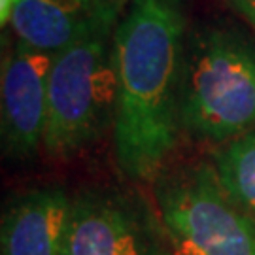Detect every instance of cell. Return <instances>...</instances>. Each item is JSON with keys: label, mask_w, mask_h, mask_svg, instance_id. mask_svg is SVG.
<instances>
[{"label": "cell", "mask_w": 255, "mask_h": 255, "mask_svg": "<svg viewBox=\"0 0 255 255\" xmlns=\"http://www.w3.org/2000/svg\"><path fill=\"white\" fill-rule=\"evenodd\" d=\"M114 42L119 76L116 159L130 180H155L183 130L185 49L178 0H134Z\"/></svg>", "instance_id": "1"}, {"label": "cell", "mask_w": 255, "mask_h": 255, "mask_svg": "<svg viewBox=\"0 0 255 255\" xmlns=\"http://www.w3.org/2000/svg\"><path fill=\"white\" fill-rule=\"evenodd\" d=\"M255 127V44L208 28L183 55L182 128L197 140L227 142Z\"/></svg>", "instance_id": "2"}, {"label": "cell", "mask_w": 255, "mask_h": 255, "mask_svg": "<svg viewBox=\"0 0 255 255\" xmlns=\"http://www.w3.org/2000/svg\"><path fill=\"white\" fill-rule=\"evenodd\" d=\"M119 76L112 27L99 28L55 55L44 147L49 157H72L116 119Z\"/></svg>", "instance_id": "3"}, {"label": "cell", "mask_w": 255, "mask_h": 255, "mask_svg": "<svg viewBox=\"0 0 255 255\" xmlns=\"http://www.w3.org/2000/svg\"><path fill=\"white\" fill-rule=\"evenodd\" d=\"M155 201L174 255H255V219L199 163L157 176Z\"/></svg>", "instance_id": "4"}, {"label": "cell", "mask_w": 255, "mask_h": 255, "mask_svg": "<svg viewBox=\"0 0 255 255\" xmlns=\"http://www.w3.org/2000/svg\"><path fill=\"white\" fill-rule=\"evenodd\" d=\"M63 255H174L159 214L142 197L87 189L72 199Z\"/></svg>", "instance_id": "5"}, {"label": "cell", "mask_w": 255, "mask_h": 255, "mask_svg": "<svg viewBox=\"0 0 255 255\" xmlns=\"http://www.w3.org/2000/svg\"><path fill=\"white\" fill-rule=\"evenodd\" d=\"M55 55L19 42L2 66V147L25 161L44 144L47 87Z\"/></svg>", "instance_id": "6"}, {"label": "cell", "mask_w": 255, "mask_h": 255, "mask_svg": "<svg viewBox=\"0 0 255 255\" xmlns=\"http://www.w3.org/2000/svg\"><path fill=\"white\" fill-rule=\"evenodd\" d=\"M118 9L108 0H17L9 23L21 44L57 55L99 28L114 27Z\"/></svg>", "instance_id": "7"}, {"label": "cell", "mask_w": 255, "mask_h": 255, "mask_svg": "<svg viewBox=\"0 0 255 255\" xmlns=\"http://www.w3.org/2000/svg\"><path fill=\"white\" fill-rule=\"evenodd\" d=\"M72 199L59 187L15 197L2 216V255H63Z\"/></svg>", "instance_id": "8"}, {"label": "cell", "mask_w": 255, "mask_h": 255, "mask_svg": "<svg viewBox=\"0 0 255 255\" xmlns=\"http://www.w3.org/2000/svg\"><path fill=\"white\" fill-rule=\"evenodd\" d=\"M214 168L225 193L255 219V127L218 151Z\"/></svg>", "instance_id": "9"}, {"label": "cell", "mask_w": 255, "mask_h": 255, "mask_svg": "<svg viewBox=\"0 0 255 255\" xmlns=\"http://www.w3.org/2000/svg\"><path fill=\"white\" fill-rule=\"evenodd\" d=\"M233 8L255 27V0H231Z\"/></svg>", "instance_id": "10"}, {"label": "cell", "mask_w": 255, "mask_h": 255, "mask_svg": "<svg viewBox=\"0 0 255 255\" xmlns=\"http://www.w3.org/2000/svg\"><path fill=\"white\" fill-rule=\"evenodd\" d=\"M17 0H0V25L6 27V23L11 17V11H13V6H15Z\"/></svg>", "instance_id": "11"}, {"label": "cell", "mask_w": 255, "mask_h": 255, "mask_svg": "<svg viewBox=\"0 0 255 255\" xmlns=\"http://www.w3.org/2000/svg\"><path fill=\"white\" fill-rule=\"evenodd\" d=\"M108 2H112V4H114V6H121V4H123V2H125V0H108ZM132 2H134V0H132Z\"/></svg>", "instance_id": "12"}]
</instances>
